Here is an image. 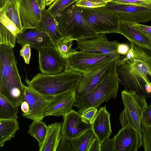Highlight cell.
<instances>
[{
    "mask_svg": "<svg viewBox=\"0 0 151 151\" xmlns=\"http://www.w3.org/2000/svg\"><path fill=\"white\" fill-rule=\"evenodd\" d=\"M129 42L134 54L117 68L119 83L124 90L151 100V51Z\"/></svg>",
    "mask_w": 151,
    "mask_h": 151,
    "instance_id": "cell-1",
    "label": "cell"
},
{
    "mask_svg": "<svg viewBox=\"0 0 151 151\" xmlns=\"http://www.w3.org/2000/svg\"><path fill=\"white\" fill-rule=\"evenodd\" d=\"M13 48L0 45V95L18 107L24 101L25 88L18 72Z\"/></svg>",
    "mask_w": 151,
    "mask_h": 151,
    "instance_id": "cell-2",
    "label": "cell"
},
{
    "mask_svg": "<svg viewBox=\"0 0 151 151\" xmlns=\"http://www.w3.org/2000/svg\"><path fill=\"white\" fill-rule=\"evenodd\" d=\"M83 76L82 73L70 70H64L58 73H39L30 81L26 79L27 86L44 95H57L76 90Z\"/></svg>",
    "mask_w": 151,
    "mask_h": 151,
    "instance_id": "cell-3",
    "label": "cell"
},
{
    "mask_svg": "<svg viewBox=\"0 0 151 151\" xmlns=\"http://www.w3.org/2000/svg\"><path fill=\"white\" fill-rule=\"evenodd\" d=\"M75 2L55 16L61 35L63 37L76 41L96 37L99 34L87 23L80 7Z\"/></svg>",
    "mask_w": 151,
    "mask_h": 151,
    "instance_id": "cell-4",
    "label": "cell"
},
{
    "mask_svg": "<svg viewBox=\"0 0 151 151\" xmlns=\"http://www.w3.org/2000/svg\"><path fill=\"white\" fill-rule=\"evenodd\" d=\"M119 83L117 69L115 67L112 68L106 72L97 87L91 93L85 95L77 93L73 106L77 108L81 114L91 107L98 109L102 103L117 97Z\"/></svg>",
    "mask_w": 151,
    "mask_h": 151,
    "instance_id": "cell-5",
    "label": "cell"
},
{
    "mask_svg": "<svg viewBox=\"0 0 151 151\" xmlns=\"http://www.w3.org/2000/svg\"><path fill=\"white\" fill-rule=\"evenodd\" d=\"M124 109L121 113L119 120L122 127L128 124L137 132L142 141L140 121L142 113L147 106L146 99L135 92L124 90L121 92Z\"/></svg>",
    "mask_w": 151,
    "mask_h": 151,
    "instance_id": "cell-6",
    "label": "cell"
},
{
    "mask_svg": "<svg viewBox=\"0 0 151 151\" xmlns=\"http://www.w3.org/2000/svg\"><path fill=\"white\" fill-rule=\"evenodd\" d=\"M80 8L86 22L99 34L118 33L120 20L116 14L102 7Z\"/></svg>",
    "mask_w": 151,
    "mask_h": 151,
    "instance_id": "cell-7",
    "label": "cell"
},
{
    "mask_svg": "<svg viewBox=\"0 0 151 151\" xmlns=\"http://www.w3.org/2000/svg\"><path fill=\"white\" fill-rule=\"evenodd\" d=\"M65 60L64 70L78 72L83 75L96 70L113 60L106 54L80 51Z\"/></svg>",
    "mask_w": 151,
    "mask_h": 151,
    "instance_id": "cell-8",
    "label": "cell"
},
{
    "mask_svg": "<svg viewBox=\"0 0 151 151\" xmlns=\"http://www.w3.org/2000/svg\"><path fill=\"white\" fill-rule=\"evenodd\" d=\"M102 7L116 14L120 20L138 23L151 20V5L124 4L111 1Z\"/></svg>",
    "mask_w": 151,
    "mask_h": 151,
    "instance_id": "cell-9",
    "label": "cell"
},
{
    "mask_svg": "<svg viewBox=\"0 0 151 151\" xmlns=\"http://www.w3.org/2000/svg\"><path fill=\"white\" fill-rule=\"evenodd\" d=\"M77 49L83 52H93L106 54L116 62L121 56L116 50L115 40L109 41L105 34H99L96 38L76 41Z\"/></svg>",
    "mask_w": 151,
    "mask_h": 151,
    "instance_id": "cell-10",
    "label": "cell"
},
{
    "mask_svg": "<svg viewBox=\"0 0 151 151\" xmlns=\"http://www.w3.org/2000/svg\"><path fill=\"white\" fill-rule=\"evenodd\" d=\"M25 95L24 101L28 104L29 112L23 116L33 120H42L45 117L44 113L47 107L55 95L40 93L29 86H24Z\"/></svg>",
    "mask_w": 151,
    "mask_h": 151,
    "instance_id": "cell-11",
    "label": "cell"
},
{
    "mask_svg": "<svg viewBox=\"0 0 151 151\" xmlns=\"http://www.w3.org/2000/svg\"><path fill=\"white\" fill-rule=\"evenodd\" d=\"M37 51L39 67L41 73L56 74L65 69V59L52 45L41 48Z\"/></svg>",
    "mask_w": 151,
    "mask_h": 151,
    "instance_id": "cell-12",
    "label": "cell"
},
{
    "mask_svg": "<svg viewBox=\"0 0 151 151\" xmlns=\"http://www.w3.org/2000/svg\"><path fill=\"white\" fill-rule=\"evenodd\" d=\"M63 117L61 133L68 139H75L86 132L92 130L91 124L85 122L81 114L72 109L63 115Z\"/></svg>",
    "mask_w": 151,
    "mask_h": 151,
    "instance_id": "cell-13",
    "label": "cell"
},
{
    "mask_svg": "<svg viewBox=\"0 0 151 151\" xmlns=\"http://www.w3.org/2000/svg\"><path fill=\"white\" fill-rule=\"evenodd\" d=\"M19 12L23 30L36 28L41 19V0H18Z\"/></svg>",
    "mask_w": 151,
    "mask_h": 151,
    "instance_id": "cell-14",
    "label": "cell"
},
{
    "mask_svg": "<svg viewBox=\"0 0 151 151\" xmlns=\"http://www.w3.org/2000/svg\"><path fill=\"white\" fill-rule=\"evenodd\" d=\"M113 138V151H137L142 144L137 131L128 124L122 127Z\"/></svg>",
    "mask_w": 151,
    "mask_h": 151,
    "instance_id": "cell-15",
    "label": "cell"
},
{
    "mask_svg": "<svg viewBox=\"0 0 151 151\" xmlns=\"http://www.w3.org/2000/svg\"><path fill=\"white\" fill-rule=\"evenodd\" d=\"M77 92L72 90L55 96L45 111V116L63 115L72 109L76 101Z\"/></svg>",
    "mask_w": 151,
    "mask_h": 151,
    "instance_id": "cell-16",
    "label": "cell"
},
{
    "mask_svg": "<svg viewBox=\"0 0 151 151\" xmlns=\"http://www.w3.org/2000/svg\"><path fill=\"white\" fill-rule=\"evenodd\" d=\"M16 41L22 47L26 44L37 50L52 45L48 35L36 28L23 30L17 36Z\"/></svg>",
    "mask_w": 151,
    "mask_h": 151,
    "instance_id": "cell-17",
    "label": "cell"
},
{
    "mask_svg": "<svg viewBox=\"0 0 151 151\" xmlns=\"http://www.w3.org/2000/svg\"><path fill=\"white\" fill-rule=\"evenodd\" d=\"M116 61L112 60L100 68L83 75L76 89L77 93L85 95L91 93L97 87L106 72L115 68Z\"/></svg>",
    "mask_w": 151,
    "mask_h": 151,
    "instance_id": "cell-18",
    "label": "cell"
},
{
    "mask_svg": "<svg viewBox=\"0 0 151 151\" xmlns=\"http://www.w3.org/2000/svg\"><path fill=\"white\" fill-rule=\"evenodd\" d=\"M110 114L107 111L106 106L101 107L98 111L91 124L92 131L96 137L101 143L109 138L112 133Z\"/></svg>",
    "mask_w": 151,
    "mask_h": 151,
    "instance_id": "cell-19",
    "label": "cell"
},
{
    "mask_svg": "<svg viewBox=\"0 0 151 151\" xmlns=\"http://www.w3.org/2000/svg\"><path fill=\"white\" fill-rule=\"evenodd\" d=\"M36 28L48 35L54 47L56 43L63 37L55 17L47 9L42 10L41 20Z\"/></svg>",
    "mask_w": 151,
    "mask_h": 151,
    "instance_id": "cell-20",
    "label": "cell"
},
{
    "mask_svg": "<svg viewBox=\"0 0 151 151\" xmlns=\"http://www.w3.org/2000/svg\"><path fill=\"white\" fill-rule=\"evenodd\" d=\"M118 33L124 36L130 42L143 48L151 51V43L135 29L129 22L119 20Z\"/></svg>",
    "mask_w": 151,
    "mask_h": 151,
    "instance_id": "cell-21",
    "label": "cell"
},
{
    "mask_svg": "<svg viewBox=\"0 0 151 151\" xmlns=\"http://www.w3.org/2000/svg\"><path fill=\"white\" fill-rule=\"evenodd\" d=\"M62 123L55 122L47 126L46 136L41 151H56L61 140Z\"/></svg>",
    "mask_w": 151,
    "mask_h": 151,
    "instance_id": "cell-22",
    "label": "cell"
},
{
    "mask_svg": "<svg viewBox=\"0 0 151 151\" xmlns=\"http://www.w3.org/2000/svg\"><path fill=\"white\" fill-rule=\"evenodd\" d=\"M19 129L17 119H0V147H2L6 142L14 137Z\"/></svg>",
    "mask_w": 151,
    "mask_h": 151,
    "instance_id": "cell-23",
    "label": "cell"
},
{
    "mask_svg": "<svg viewBox=\"0 0 151 151\" xmlns=\"http://www.w3.org/2000/svg\"><path fill=\"white\" fill-rule=\"evenodd\" d=\"M47 131L46 123L42 120H33L29 126L28 133L37 140L39 151H41Z\"/></svg>",
    "mask_w": 151,
    "mask_h": 151,
    "instance_id": "cell-24",
    "label": "cell"
},
{
    "mask_svg": "<svg viewBox=\"0 0 151 151\" xmlns=\"http://www.w3.org/2000/svg\"><path fill=\"white\" fill-rule=\"evenodd\" d=\"M96 138L92 130L86 132L75 139H71L73 151H88Z\"/></svg>",
    "mask_w": 151,
    "mask_h": 151,
    "instance_id": "cell-25",
    "label": "cell"
},
{
    "mask_svg": "<svg viewBox=\"0 0 151 151\" xmlns=\"http://www.w3.org/2000/svg\"><path fill=\"white\" fill-rule=\"evenodd\" d=\"M18 108L4 96L0 95V119H17Z\"/></svg>",
    "mask_w": 151,
    "mask_h": 151,
    "instance_id": "cell-26",
    "label": "cell"
},
{
    "mask_svg": "<svg viewBox=\"0 0 151 151\" xmlns=\"http://www.w3.org/2000/svg\"><path fill=\"white\" fill-rule=\"evenodd\" d=\"M0 12L4 13L21 32L23 30L19 16L18 1L4 4L0 8Z\"/></svg>",
    "mask_w": 151,
    "mask_h": 151,
    "instance_id": "cell-27",
    "label": "cell"
},
{
    "mask_svg": "<svg viewBox=\"0 0 151 151\" xmlns=\"http://www.w3.org/2000/svg\"><path fill=\"white\" fill-rule=\"evenodd\" d=\"M73 41L63 37L58 41L55 46V47L65 59L79 51L72 48Z\"/></svg>",
    "mask_w": 151,
    "mask_h": 151,
    "instance_id": "cell-28",
    "label": "cell"
},
{
    "mask_svg": "<svg viewBox=\"0 0 151 151\" xmlns=\"http://www.w3.org/2000/svg\"><path fill=\"white\" fill-rule=\"evenodd\" d=\"M17 36L0 23V45L3 44L14 48Z\"/></svg>",
    "mask_w": 151,
    "mask_h": 151,
    "instance_id": "cell-29",
    "label": "cell"
},
{
    "mask_svg": "<svg viewBox=\"0 0 151 151\" xmlns=\"http://www.w3.org/2000/svg\"><path fill=\"white\" fill-rule=\"evenodd\" d=\"M78 0H56L47 10L54 16L59 13L65 8Z\"/></svg>",
    "mask_w": 151,
    "mask_h": 151,
    "instance_id": "cell-30",
    "label": "cell"
},
{
    "mask_svg": "<svg viewBox=\"0 0 151 151\" xmlns=\"http://www.w3.org/2000/svg\"><path fill=\"white\" fill-rule=\"evenodd\" d=\"M142 144L145 151H151V127H142Z\"/></svg>",
    "mask_w": 151,
    "mask_h": 151,
    "instance_id": "cell-31",
    "label": "cell"
},
{
    "mask_svg": "<svg viewBox=\"0 0 151 151\" xmlns=\"http://www.w3.org/2000/svg\"><path fill=\"white\" fill-rule=\"evenodd\" d=\"M0 23L16 36L21 32L15 24L4 13L0 12Z\"/></svg>",
    "mask_w": 151,
    "mask_h": 151,
    "instance_id": "cell-32",
    "label": "cell"
},
{
    "mask_svg": "<svg viewBox=\"0 0 151 151\" xmlns=\"http://www.w3.org/2000/svg\"><path fill=\"white\" fill-rule=\"evenodd\" d=\"M129 22L135 29L138 31L151 43V26L134 22Z\"/></svg>",
    "mask_w": 151,
    "mask_h": 151,
    "instance_id": "cell-33",
    "label": "cell"
},
{
    "mask_svg": "<svg viewBox=\"0 0 151 151\" xmlns=\"http://www.w3.org/2000/svg\"><path fill=\"white\" fill-rule=\"evenodd\" d=\"M96 108L91 107L85 109L81 114L83 121L88 124H91L98 111Z\"/></svg>",
    "mask_w": 151,
    "mask_h": 151,
    "instance_id": "cell-34",
    "label": "cell"
},
{
    "mask_svg": "<svg viewBox=\"0 0 151 151\" xmlns=\"http://www.w3.org/2000/svg\"><path fill=\"white\" fill-rule=\"evenodd\" d=\"M107 3L96 2L91 0H78L75 2L76 5L78 6L88 8L104 7Z\"/></svg>",
    "mask_w": 151,
    "mask_h": 151,
    "instance_id": "cell-35",
    "label": "cell"
},
{
    "mask_svg": "<svg viewBox=\"0 0 151 151\" xmlns=\"http://www.w3.org/2000/svg\"><path fill=\"white\" fill-rule=\"evenodd\" d=\"M140 123L142 127L146 128L151 127V104L143 111Z\"/></svg>",
    "mask_w": 151,
    "mask_h": 151,
    "instance_id": "cell-36",
    "label": "cell"
},
{
    "mask_svg": "<svg viewBox=\"0 0 151 151\" xmlns=\"http://www.w3.org/2000/svg\"><path fill=\"white\" fill-rule=\"evenodd\" d=\"M73 151L71 139L62 135L56 151Z\"/></svg>",
    "mask_w": 151,
    "mask_h": 151,
    "instance_id": "cell-37",
    "label": "cell"
},
{
    "mask_svg": "<svg viewBox=\"0 0 151 151\" xmlns=\"http://www.w3.org/2000/svg\"><path fill=\"white\" fill-rule=\"evenodd\" d=\"M111 1L122 4L140 6L151 5V0H112Z\"/></svg>",
    "mask_w": 151,
    "mask_h": 151,
    "instance_id": "cell-38",
    "label": "cell"
},
{
    "mask_svg": "<svg viewBox=\"0 0 151 151\" xmlns=\"http://www.w3.org/2000/svg\"><path fill=\"white\" fill-rule=\"evenodd\" d=\"M115 42L117 53L121 56H126L131 48L130 45L128 42L120 43L115 40Z\"/></svg>",
    "mask_w": 151,
    "mask_h": 151,
    "instance_id": "cell-39",
    "label": "cell"
},
{
    "mask_svg": "<svg viewBox=\"0 0 151 151\" xmlns=\"http://www.w3.org/2000/svg\"><path fill=\"white\" fill-rule=\"evenodd\" d=\"M30 46L28 44H26L20 50V55L24 58L25 63H29L31 53Z\"/></svg>",
    "mask_w": 151,
    "mask_h": 151,
    "instance_id": "cell-40",
    "label": "cell"
},
{
    "mask_svg": "<svg viewBox=\"0 0 151 151\" xmlns=\"http://www.w3.org/2000/svg\"><path fill=\"white\" fill-rule=\"evenodd\" d=\"M114 145L113 138H107L101 143L100 151H113Z\"/></svg>",
    "mask_w": 151,
    "mask_h": 151,
    "instance_id": "cell-41",
    "label": "cell"
},
{
    "mask_svg": "<svg viewBox=\"0 0 151 151\" xmlns=\"http://www.w3.org/2000/svg\"><path fill=\"white\" fill-rule=\"evenodd\" d=\"M101 144L96 137L91 144L88 151H100Z\"/></svg>",
    "mask_w": 151,
    "mask_h": 151,
    "instance_id": "cell-42",
    "label": "cell"
},
{
    "mask_svg": "<svg viewBox=\"0 0 151 151\" xmlns=\"http://www.w3.org/2000/svg\"><path fill=\"white\" fill-rule=\"evenodd\" d=\"M21 109L22 111V116L27 114L29 111V107L28 103L26 101H24L21 105Z\"/></svg>",
    "mask_w": 151,
    "mask_h": 151,
    "instance_id": "cell-43",
    "label": "cell"
},
{
    "mask_svg": "<svg viewBox=\"0 0 151 151\" xmlns=\"http://www.w3.org/2000/svg\"><path fill=\"white\" fill-rule=\"evenodd\" d=\"M56 0H41V4L42 10L45 9L46 6L50 5Z\"/></svg>",
    "mask_w": 151,
    "mask_h": 151,
    "instance_id": "cell-44",
    "label": "cell"
},
{
    "mask_svg": "<svg viewBox=\"0 0 151 151\" xmlns=\"http://www.w3.org/2000/svg\"><path fill=\"white\" fill-rule=\"evenodd\" d=\"M92 1L102 3H108L111 1L112 0H91Z\"/></svg>",
    "mask_w": 151,
    "mask_h": 151,
    "instance_id": "cell-45",
    "label": "cell"
},
{
    "mask_svg": "<svg viewBox=\"0 0 151 151\" xmlns=\"http://www.w3.org/2000/svg\"><path fill=\"white\" fill-rule=\"evenodd\" d=\"M18 1V0H6L4 4L9 3L13 2Z\"/></svg>",
    "mask_w": 151,
    "mask_h": 151,
    "instance_id": "cell-46",
    "label": "cell"
},
{
    "mask_svg": "<svg viewBox=\"0 0 151 151\" xmlns=\"http://www.w3.org/2000/svg\"><path fill=\"white\" fill-rule=\"evenodd\" d=\"M6 0H0V8H1L4 5Z\"/></svg>",
    "mask_w": 151,
    "mask_h": 151,
    "instance_id": "cell-47",
    "label": "cell"
}]
</instances>
